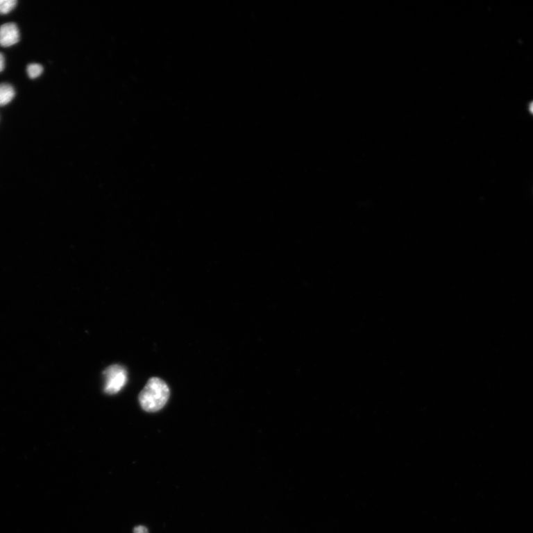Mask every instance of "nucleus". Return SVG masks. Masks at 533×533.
Instances as JSON below:
<instances>
[{"label":"nucleus","instance_id":"obj_1","mask_svg":"<svg viewBox=\"0 0 533 533\" xmlns=\"http://www.w3.org/2000/svg\"><path fill=\"white\" fill-rule=\"evenodd\" d=\"M170 397V389L160 378L150 379L139 395L142 408L149 413H155L162 409Z\"/></svg>","mask_w":533,"mask_h":533},{"label":"nucleus","instance_id":"obj_2","mask_svg":"<svg viewBox=\"0 0 533 533\" xmlns=\"http://www.w3.org/2000/svg\"><path fill=\"white\" fill-rule=\"evenodd\" d=\"M105 376L104 391L108 395L118 394L126 385L128 373L124 366L119 364L110 365L103 371Z\"/></svg>","mask_w":533,"mask_h":533},{"label":"nucleus","instance_id":"obj_3","mask_svg":"<svg viewBox=\"0 0 533 533\" xmlns=\"http://www.w3.org/2000/svg\"><path fill=\"white\" fill-rule=\"evenodd\" d=\"M20 40L18 26L14 22H8L0 26V46L8 48L15 46Z\"/></svg>","mask_w":533,"mask_h":533},{"label":"nucleus","instance_id":"obj_4","mask_svg":"<svg viewBox=\"0 0 533 533\" xmlns=\"http://www.w3.org/2000/svg\"><path fill=\"white\" fill-rule=\"evenodd\" d=\"M16 96L15 87L8 83L0 84V107H3L12 102Z\"/></svg>","mask_w":533,"mask_h":533},{"label":"nucleus","instance_id":"obj_5","mask_svg":"<svg viewBox=\"0 0 533 533\" xmlns=\"http://www.w3.org/2000/svg\"><path fill=\"white\" fill-rule=\"evenodd\" d=\"M17 3L16 0H0V15L9 14L16 8Z\"/></svg>","mask_w":533,"mask_h":533},{"label":"nucleus","instance_id":"obj_6","mask_svg":"<svg viewBox=\"0 0 533 533\" xmlns=\"http://www.w3.org/2000/svg\"><path fill=\"white\" fill-rule=\"evenodd\" d=\"M43 73V67L37 63H31L27 66V74L31 79H36Z\"/></svg>","mask_w":533,"mask_h":533},{"label":"nucleus","instance_id":"obj_7","mask_svg":"<svg viewBox=\"0 0 533 533\" xmlns=\"http://www.w3.org/2000/svg\"><path fill=\"white\" fill-rule=\"evenodd\" d=\"M6 68V60L2 53H0V73L3 72Z\"/></svg>","mask_w":533,"mask_h":533},{"label":"nucleus","instance_id":"obj_8","mask_svg":"<svg viewBox=\"0 0 533 533\" xmlns=\"http://www.w3.org/2000/svg\"><path fill=\"white\" fill-rule=\"evenodd\" d=\"M133 533H149V530L146 527L139 526L133 530Z\"/></svg>","mask_w":533,"mask_h":533},{"label":"nucleus","instance_id":"obj_9","mask_svg":"<svg viewBox=\"0 0 533 533\" xmlns=\"http://www.w3.org/2000/svg\"><path fill=\"white\" fill-rule=\"evenodd\" d=\"M529 110L530 111V113L533 115V101L530 104Z\"/></svg>","mask_w":533,"mask_h":533}]
</instances>
